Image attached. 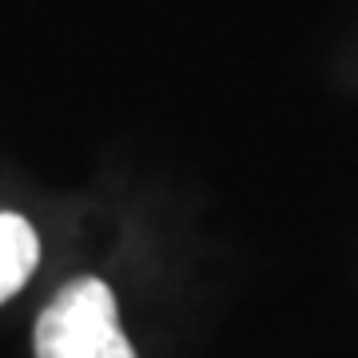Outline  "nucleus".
I'll use <instances>...</instances> for the list:
<instances>
[{
  "label": "nucleus",
  "instance_id": "f257e3e1",
  "mask_svg": "<svg viewBox=\"0 0 358 358\" xmlns=\"http://www.w3.org/2000/svg\"><path fill=\"white\" fill-rule=\"evenodd\" d=\"M36 358H136L108 282L76 279L52 299L36 322Z\"/></svg>",
  "mask_w": 358,
  "mask_h": 358
},
{
  "label": "nucleus",
  "instance_id": "f03ea898",
  "mask_svg": "<svg viewBox=\"0 0 358 358\" xmlns=\"http://www.w3.org/2000/svg\"><path fill=\"white\" fill-rule=\"evenodd\" d=\"M40 243L36 231L28 227L20 215H0V303L13 299L36 271Z\"/></svg>",
  "mask_w": 358,
  "mask_h": 358
}]
</instances>
